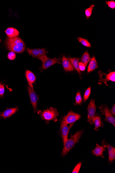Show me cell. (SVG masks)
I'll list each match as a JSON object with an SVG mask.
<instances>
[{"instance_id":"1","label":"cell","mask_w":115,"mask_h":173,"mask_svg":"<svg viewBox=\"0 0 115 173\" xmlns=\"http://www.w3.org/2000/svg\"><path fill=\"white\" fill-rule=\"evenodd\" d=\"M8 49L15 53H22L25 49V45L23 40L19 37H8L6 41Z\"/></svg>"},{"instance_id":"2","label":"cell","mask_w":115,"mask_h":173,"mask_svg":"<svg viewBox=\"0 0 115 173\" xmlns=\"http://www.w3.org/2000/svg\"><path fill=\"white\" fill-rule=\"evenodd\" d=\"M84 131L80 130L76 132L74 136H71V138L68 139L64 144L61 156H65L73 148L76 143H78L79 140L83 134Z\"/></svg>"},{"instance_id":"3","label":"cell","mask_w":115,"mask_h":173,"mask_svg":"<svg viewBox=\"0 0 115 173\" xmlns=\"http://www.w3.org/2000/svg\"><path fill=\"white\" fill-rule=\"evenodd\" d=\"M37 113L41 116L43 120L45 121L47 123L50 121H53L54 122H56L57 121V117L59 115L57 109L52 107L47 110H44L43 111H38Z\"/></svg>"},{"instance_id":"4","label":"cell","mask_w":115,"mask_h":173,"mask_svg":"<svg viewBox=\"0 0 115 173\" xmlns=\"http://www.w3.org/2000/svg\"><path fill=\"white\" fill-rule=\"evenodd\" d=\"M39 59H41L42 62V67L39 69L41 71L46 70L56 64H61L60 58H49L46 55L40 57Z\"/></svg>"},{"instance_id":"5","label":"cell","mask_w":115,"mask_h":173,"mask_svg":"<svg viewBox=\"0 0 115 173\" xmlns=\"http://www.w3.org/2000/svg\"><path fill=\"white\" fill-rule=\"evenodd\" d=\"M99 109L101 110V112L102 113V115L105 116V119L104 120L108 123L112 124L115 126V118L107 105L104 104L99 107Z\"/></svg>"},{"instance_id":"6","label":"cell","mask_w":115,"mask_h":173,"mask_svg":"<svg viewBox=\"0 0 115 173\" xmlns=\"http://www.w3.org/2000/svg\"><path fill=\"white\" fill-rule=\"evenodd\" d=\"M81 118V115L73 111L69 112L67 115L64 117L61 124H70L74 123Z\"/></svg>"},{"instance_id":"7","label":"cell","mask_w":115,"mask_h":173,"mask_svg":"<svg viewBox=\"0 0 115 173\" xmlns=\"http://www.w3.org/2000/svg\"><path fill=\"white\" fill-rule=\"evenodd\" d=\"M96 106L95 104V100H91L89 103L87 107L88 115V121L92 125L93 123V118L95 115Z\"/></svg>"},{"instance_id":"8","label":"cell","mask_w":115,"mask_h":173,"mask_svg":"<svg viewBox=\"0 0 115 173\" xmlns=\"http://www.w3.org/2000/svg\"><path fill=\"white\" fill-rule=\"evenodd\" d=\"M27 89L30 98L31 103L33 107L34 112L36 113L37 111V104L39 99V96L37 95L34 89L32 88L29 85H28Z\"/></svg>"},{"instance_id":"9","label":"cell","mask_w":115,"mask_h":173,"mask_svg":"<svg viewBox=\"0 0 115 173\" xmlns=\"http://www.w3.org/2000/svg\"><path fill=\"white\" fill-rule=\"evenodd\" d=\"M74 123L70 124V126H68L67 124H60V133L61 137H62L63 145L68 140V137L69 132L70 130L73 126Z\"/></svg>"},{"instance_id":"10","label":"cell","mask_w":115,"mask_h":173,"mask_svg":"<svg viewBox=\"0 0 115 173\" xmlns=\"http://www.w3.org/2000/svg\"><path fill=\"white\" fill-rule=\"evenodd\" d=\"M102 144V145H105L108 148L109 153L108 163H112L115 159V148L107 143L105 139L103 140Z\"/></svg>"},{"instance_id":"11","label":"cell","mask_w":115,"mask_h":173,"mask_svg":"<svg viewBox=\"0 0 115 173\" xmlns=\"http://www.w3.org/2000/svg\"><path fill=\"white\" fill-rule=\"evenodd\" d=\"M106 147L105 145L100 146L98 144H96L95 148L92 150V153L93 155L96 156H101L104 158L103 152L106 149Z\"/></svg>"},{"instance_id":"12","label":"cell","mask_w":115,"mask_h":173,"mask_svg":"<svg viewBox=\"0 0 115 173\" xmlns=\"http://www.w3.org/2000/svg\"><path fill=\"white\" fill-rule=\"evenodd\" d=\"M26 77L28 81V85L30 87L34 89L33 84L35 82L36 78L33 73L28 70L26 71Z\"/></svg>"},{"instance_id":"13","label":"cell","mask_w":115,"mask_h":173,"mask_svg":"<svg viewBox=\"0 0 115 173\" xmlns=\"http://www.w3.org/2000/svg\"><path fill=\"white\" fill-rule=\"evenodd\" d=\"M62 64L64 70L66 72L74 71V68L70 62L65 56L62 57Z\"/></svg>"},{"instance_id":"14","label":"cell","mask_w":115,"mask_h":173,"mask_svg":"<svg viewBox=\"0 0 115 173\" xmlns=\"http://www.w3.org/2000/svg\"><path fill=\"white\" fill-rule=\"evenodd\" d=\"M104 75L105 76V78H101V79L99 80V84L101 85L104 83L106 84L107 82H108L109 81H111L115 82V72H112L108 74H105Z\"/></svg>"},{"instance_id":"15","label":"cell","mask_w":115,"mask_h":173,"mask_svg":"<svg viewBox=\"0 0 115 173\" xmlns=\"http://www.w3.org/2000/svg\"><path fill=\"white\" fill-rule=\"evenodd\" d=\"M18 111V108L17 107L7 109L1 114H0V117L5 118H10L13 115L15 114Z\"/></svg>"},{"instance_id":"16","label":"cell","mask_w":115,"mask_h":173,"mask_svg":"<svg viewBox=\"0 0 115 173\" xmlns=\"http://www.w3.org/2000/svg\"><path fill=\"white\" fill-rule=\"evenodd\" d=\"M93 123L95 125V130L96 131L98 130V128L99 127H103L102 121L101 120V117L100 115H95L93 118Z\"/></svg>"},{"instance_id":"17","label":"cell","mask_w":115,"mask_h":173,"mask_svg":"<svg viewBox=\"0 0 115 173\" xmlns=\"http://www.w3.org/2000/svg\"><path fill=\"white\" fill-rule=\"evenodd\" d=\"M5 32L8 37L10 38L17 37L20 35L19 32L17 29L13 28H7L5 31Z\"/></svg>"},{"instance_id":"18","label":"cell","mask_w":115,"mask_h":173,"mask_svg":"<svg viewBox=\"0 0 115 173\" xmlns=\"http://www.w3.org/2000/svg\"><path fill=\"white\" fill-rule=\"evenodd\" d=\"M97 62L96 60L95 57L93 56L90 61L89 66L88 69V72L90 73L94 71L96 69L98 68Z\"/></svg>"},{"instance_id":"19","label":"cell","mask_w":115,"mask_h":173,"mask_svg":"<svg viewBox=\"0 0 115 173\" xmlns=\"http://www.w3.org/2000/svg\"><path fill=\"white\" fill-rule=\"evenodd\" d=\"M68 60L70 62L74 68L75 69L79 74H81V72L79 69V59L76 58H68Z\"/></svg>"},{"instance_id":"20","label":"cell","mask_w":115,"mask_h":173,"mask_svg":"<svg viewBox=\"0 0 115 173\" xmlns=\"http://www.w3.org/2000/svg\"><path fill=\"white\" fill-rule=\"evenodd\" d=\"M91 58L88 51H85L81 59V62L83 63L85 67H87L88 63L90 61Z\"/></svg>"},{"instance_id":"21","label":"cell","mask_w":115,"mask_h":173,"mask_svg":"<svg viewBox=\"0 0 115 173\" xmlns=\"http://www.w3.org/2000/svg\"><path fill=\"white\" fill-rule=\"evenodd\" d=\"M27 51L29 55H31L33 57L39 58L40 55L38 49H31L28 48Z\"/></svg>"},{"instance_id":"22","label":"cell","mask_w":115,"mask_h":173,"mask_svg":"<svg viewBox=\"0 0 115 173\" xmlns=\"http://www.w3.org/2000/svg\"><path fill=\"white\" fill-rule=\"evenodd\" d=\"M77 39L78 40L80 43H81L83 45L85 46V47H92L90 43L87 40L80 37L77 38Z\"/></svg>"},{"instance_id":"23","label":"cell","mask_w":115,"mask_h":173,"mask_svg":"<svg viewBox=\"0 0 115 173\" xmlns=\"http://www.w3.org/2000/svg\"><path fill=\"white\" fill-rule=\"evenodd\" d=\"M94 7V5H91L89 8L85 10V14L86 16L87 19L89 18L92 15V10Z\"/></svg>"},{"instance_id":"24","label":"cell","mask_w":115,"mask_h":173,"mask_svg":"<svg viewBox=\"0 0 115 173\" xmlns=\"http://www.w3.org/2000/svg\"><path fill=\"white\" fill-rule=\"evenodd\" d=\"M82 102V99L81 94L80 92H78L76 94V97L75 105H80Z\"/></svg>"},{"instance_id":"25","label":"cell","mask_w":115,"mask_h":173,"mask_svg":"<svg viewBox=\"0 0 115 173\" xmlns=\"http://www.w3.org/2000/svg\"><path fill=\"white\" fill-rule=\"evenodd\" d=\"M91 91V87L88 88L85 91L84 97V102H86L90 95Z\"/></svg>"},{"instance_id":"26","label":"cell","mask_w":115,"mask_h":173,"mask_svg":"<svg viewBox=\"0 0 115 173\" xmlns=\"http://www.w3.org/2000/svg\"><path fill=\"white\" fill-rule=\"evenodd\" d=\"M16 58V55L14 52H13V51H11L10 52L8 53V58L9 59V60H14Z\"/></svg>"},{"instance_id":"27","label":"cell","mask_w":115,"mask_h":173,"mask_svg":"<svg viewBox=\"0 0 115 173\" xmlns=\"http://www.w3.org/2000/svg\"><path fill=\"white\" fill-rule=\"evenodd\" d=\"M82 163H79L77 164V165L74 168L72 172V173H78L79 171L80 167L81 166Z\"/></svg>"},{"instance_id":"28","label":"cell","mask_w":115,"mask_h":173,"mask_svg":"<svg viewBox=\"0 0 115 173\" xmlns=\"http://www.w3.org/2000/svg\"><path fill=\"white\" fill-rule=\"evenodd\" d=\"M38 50L40 55L39 58L41 56L46 55L47 51L45 48H39Z\"/></svg>"},{"instance_id":"29","label":"cell","mask_w":115,"mask_h":173,"mask_svg":"<svg viewBox=\"0 0 115 173\" xmlns=\"http://www.w3.org/2000/svg\"><path fill=\"white\" fill-rule=\"evenodd\" d=\"M106 4L108 6L112 9H114L115 8V2L114 1H106Z\"/></svg>"},{"instance_id":"30","label":"cell","mask_w":115,"mask_h":173,"mask_svg":"<svg viewBox=\"0 0 115 173\" xmlns=\"http://www.w3.org/2000/svg\"><path fill=\"white\" fill-rule=\"evenodd\" d=\"M5 88L4 85L0 83V97H2L4 95Z\"/></svg>"},{"instance_id":"31","label":"cell","mask_w":115,"mask_h":173,"mask_svg":"<svg viewBox=\"0 0 115 173\" xmlns=\"http://www.w3.org/2000/svg\"><path fill=\"white\" fill-rule=\"evenodd\" d=\"M79 67L80 71H84L86 67L81 62H79Z\"/></svg>"},{"instance_id":"32","label":"cell","mask_w":115,"mask_h":173,"mask_svg":"<svg viewBox=\"0 0 115 173\" xmlns=\"http://www.w3.org/2000/svg\"><path fill=\"white\" fill-rule=\"evenodd\" d=\"M111 113H112V115H115V104L114 105L113 107H112Z\"/></svg>"},{"instance_id":"33","label":"cell","mask_w":115,"mask_h":173,"mask_svg":"<svg viewBox=\"0 0 115 173\" xmlns=\"http://www.w3.org/2000/svg\"><path fill=\"white\" fill-rule=\"evenodd\" d=\"M2 41V39H0V42H1Z\"/></svg>"}]
</instances>
